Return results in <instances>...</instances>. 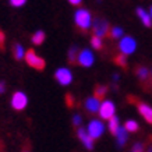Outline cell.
Here are the masks:
<instances>
[{
    "instance_id": "cell-21",
    "label": "cell",
    "mask_w": 152,
    "mask_h": 152,
    "mask_svg": "<svg viewBox=\"0 0 152 152\" xmlns=\"http://www.w3.org/2000/svg\"><path fill=\"white\" fill-rule=\"evenodd\" d=\"M106 92H107V87H105V85H98L96 88H95V98L96 99H99L101 101L102 98H105Z\"/></svg>"
},
{
    "instance_id": "cell-13",
    "label": "cell",
    "mask_w": 152,
    "mask_h": 152,
    "mask_svg": "<svg viewBox=\"0 0 152 152\" xmlns=\"http://www.w3.org/2000/svg\"><path fill=\"white\" fill-rule=\"evenodd\" d=\"M135 13H137L138 18L141 20V23H142L145 27H147V28L152 27V20H151V15H149V13H147V11H145L142 7H138V9L135 10Z\"/></svg>"
},
{
    "instance_id": "cell-12",
    "label": "cell",
    "mask_w": 152,
    "mask_h": 152,
    "mask_svg": "<svg viewBox=\"0 0 152 152\" xmlns=\"http://www.w3.org/2000/svg\"><path fill=\"white\" fill-rule=\"evenodd\" d=\"M84 106H85V109H87L88 113H98V110H99V106H101V101H99V99H96L95 96L87 98V99H85Z\"/></svg>"
},
{
    "instance_id": "cell-27",
    "label": "cell",
    "mask_w": 152,
    "mask_h": 152,
    "mask_svg": "<svg viewBox=\"0 0 152 152\" xmlns=\"http://www.w3.org/2000/svg\"><path fill=\"white\" fill-rule=\"evenodd\" d=\"M133 152H144V145H142L141 142L134 144V147H133Z\"/></svg>"
},
{
    "instance_id": "cell-28",
    "label": "cell",
    "mask_w": 152,
    "mask_h": 152,
    "mask_svg": "<svg viewBox=\"0 0 152 152\" xmlns=\"http://www.w3.org/2000/svg\"><path fill=\"white\" fill-rule=\"evenodd\" d=\"M66 102H67V106H70V107H73L74 106V99H73V96H71L70 94L66 96Z\"/></svg>"
},
{
    "instance_id": "cell-14",
    "label": "cell",
    "mask_w": 152,
    "mask_h": 152,
    "mask_svg": "<svg viewBox=\"0 0 152 152\" xmlns=\"http://www.w3.org/2000/svg\"><path fill=\"white\" fill-rule=\"evenodd\" d=\"M116 138H117V145L119 147H124L126 142H127V138H129V133L126 131L124 127L120 126L119 131L116 133Z\"/></svg>"
},
{
    "instance_id": "cell-16",
    "label": "cell",
    "mask_w": 152,
    "mask_h": 152,
    "mask_svg": "<svg viewBox=\"0 0 152 152\" xmlns=\"http://www.w3.org/2000/svg\"><path fill=\"white\" fill-rule=\"evenodd\" d=\"M137 77H138L142 83H147L148 80H149V70H148L147 67H142V66L137 67Z\"/></svg>"
},
{
    "instance_id": "cell-3",
    "label": "cell",
    "mask_w": 152,
    "mask_h": 152,
    "mask_svg": "<svg viewBox=\"0 0 152 152\" xmlns=\"http://www.w3.org/2000/svg\"><path fill=\"white\" fill-rule=\"evenodd\" d=\"M85 130H87L88 135L92 140H98V138H101L102 135H103V133H105V124L102 123L101 120L94 119L88 123V127Z\"/></svg>"
},
{
    "instance_id": "cell-32",
    "label": "cell",
    "mask_w": 152,
    "mask_h": 152,
    "mask_svg": "<svg viewBox=\"0 0 152 152\" xmlns=\"http://www.w3.org/2000/svg\"><path fill=\"white\" fill-rule=\"evenodd\" d=\"M112 78H113V81H115V83H117V81L120 80V75H119V74H113V77H112Z\"/></svg>"
},
{
    "instance_id": "cell-36",
    "label": "cell",
    "mask_w": 152,
    "mask_h": 152,
    "mask_svg": "<svg viewBox=\"0 0 152 152\" xmlns=\"http://www.w3.org/2000/svg\"><path fill=\"white\" fill-rule=\"evenodd\" d=\"M24 152H28V151H24Z\"/></svg>"
},
{
    "instance_id": "cell-2",
    "label": "cell",
    "mask_w": 152,
    "mask_h": 152,
    "mask_svg": "<svg viewBox=\"0 0 152 152\" xmlns=\"http://www.w3.org/2000/svg\"><path fill=\"white\" fill-rule=\"evenodd\" d=\"M24 57H25L27 64L35 70H43L45 66H46L45 60L42 59L39 55H37V52L34 50V49H28V50L25 52V56H24Z\"/></svg>"
},
{
    "instance_id": "cell-18",
    "label": "cell",
    "mask_w": 152,
    "mask_h": 152,
    "mask_svg": "<svg viewBox=\"0 0 152 152\" xmlns=\"http://www.w3.org/2000/svg\"><path fill=\"white\" fill-rule=\"evenodd\" d=\"M45 38H46V35H45L43 31H37V32L32 35V43L34 45H37V46H39V45L43 43Z\"/></svg>"
},
{
    "instance_id": "cell-10",
    "label": "cell",
    "mask_w": 152,
    "mask_h": 152,
    "mask_svg": "<svg viewBox=\"0 0 152 152\" xmlns=\"http://www.w3.org/2000/svg\"><path fill=\"white\" fill-rule=\"evenodd\" d=\"M77 135H78L80 141L84 144V147L87 148V149H94V140L88 135L87 130L84 129V127H80V129H77Z\"/></svg>"
},
{
    "instance_id": "cell-29",
    "label": "cell",
    "mask_w": 152,
    "mask_h": 152,
    "mask_svg": "<svg viewBox=\"0 0 152 152\" xmlns=\"http://www.w3.org/2000/svg\"><path fill=\"white\" fill-rule=\"evenodd\" d=\"M3 46H4V32L0 29V48L3 49Z\"/></svg>"
},
{
    "instance_id": "cell-30",
    "label": "cell",
    "mask_w": 152,
    "mask_h": 152,
    "mask_svg": "<svg viewBox=\"0 0 152 152\" xmlns=\"http://www.w3.org/2000/svg\"><path fill=\"white\" fill-rule=\"evenodd\" d=\"M6 92V83H0V94H4Z\"/></svg>"
},
{
    "instance_id": "cell-11",
    "label": "cell",
    "mask_w": 152,
    "mask_h": 152,
    "mask_svg": "<svg viewBox=\"0 0 152 152\" xmlns=\"http://www.w3.org/2000/svg\"><path fill=\"white\" fill-rule=\"evenodd\" d=\"M137 107H138L140 115L144 117V120H145L147 123H149V124H152V107L151 106L147 105V103H144V102H138Z\"/></svg>"
},
{
    "instance_id": "cell-24",
    "label": "cell",
    "mask_w": 152,
    "mask_h": 152,
    "mask_svg": "<svg viewBox=\"0 0 152 152\" xmlns=\"http://www.w3.org/2000/svg\"><path fill=\"white\" fill-rule=\"evenodd\" d=\"M91 45H92L94 49H102V46H103V42H102L101 38L92 37V39H91Z\"/></svg>"
},
{
    "instance_id": "cell-19",
    "label": "cell",
    "mask_w": 152,
    "mask_h": 152,
    "mask_svg": "<svg viewBox=\"0 0 152 152\" xmlns=\"http://www.w3.org/2000/svg\"><path fill=\"white\" fill-rule=\"evenodd\" d=\"M13 52H14V57H15L17 60H23V59H24V56H25L24 48L21 46L20 43H15V45H14Z\"/></svg>"
},
{
    "instance_id": "cell-25",
    "label": "cell",
    "mask_w": 152,
    "mask_h": 152,
    "mask_svg": "<svg viewBox=\"0 0 152 152\" xmlns=\"http://www.w3.org/2000/svg\"><path fill=\"white\" fill-rule=\"evenodd\" d=\"M81 123H83V117H81L80 115H74L73 116V124H74V127L80 129V127H81Z\"/></svg>"
},
{
    "instance_id": "cell-5",
    "label": "cell",
    "mask_w": 152,
    "mask_h": 152,
    "mask_svg": "<svg viewBox=\"0 0 152 152\" xmlns=\"http://www.w3.org/2000/svg\"><path fill=\"white\" fill-rule=\"evenodd\" d=\"M99 116H101L102 120H110L116 113V106L112 101H105L101 102V106H99V110H98Z\"/></svg>"
},
{
    "instance_id": "cell-20",
    "label": "cell",
    "mask_w": 152,
    "mask_h": 152,
    "mask_svg": "<svg viewBox=\"0 0 152 152\" xmlns=\"http://www.w3.org/2000/svg\"><path fill=\"white\" fill-rule=\"evenodd\" d=\"M109 35H110V38H113V39H119V38H123L124 31L120 27H113L112 29H109Z\"/></svg>"
},
{
    "instance_id": "cell-31",
    "label": "cell",
    "mask_w": 152,
    "mask_h": 152,
    "mask_svg": "<svg viewBox=\"0 0 152 152\" xmlns=\"http://www.w3.org/2000/svg\"><path fill=\"white\" fill-rule=\"evenodd\" d=\"M70 4H73V6H80V4H81V1H80V0H70Z\"/></svg>"
},
{
    "instance_id": "cell-9",
    "label": "cell",
    "mask_w": 152,
    "mask_h": 152,
    "mask_svg": "<svg viewBox=\"0 0 152 152\" xmlns=\"http://www.w3.org/2000/svg\"><path fill=\"white\" fill-rule=\"evenodd\" d=\"M95 61V56L91 52V49H83V50L78 52V56H77V63L83 67H91Z\"/></svg>"
},
{
    "instance_id": "cell-7",
    "label": "cell",
    "mask_w": 152,
    "mask_h": 152,
    "mask_svg": "<svg viewBox=\"0 0 152 152\" xmlns=\"http://www.w3.org/2000/svg\"><path fill=\"white\" fill-rule=\"evenodd\" d=\"M28 105V96L27 94L21 92V91H17V92H14V95L11 96V107H13L14 110L17 112H21L24 110Z\"/></svg>"
},
{
    "instance_id": "cell-23",
    "label": "cell",
    "mask_w": 152,
    "mask_h": 152,
    "mask_svg": "<svg viewBox=\"0 0 152 152\" xmlns=\"http://www.w3.org/2000/svg\"><path fill=\"white\" fill-rule=\"evenodd\" d=\"M115 63L117 66H120V67H126V66H127V59H126L124 55L120 53V55H117L115 57Z\"/></svg>"
},
{
    "instance_id": "cell-1",
    "label": "cell",
    "mask_w": 152,
    "mask_h": 152,
    "mask_svg": "<svg viewBox=\"0 0 152 152\" xmlns=\"http://www.w3.org/2000/svg\"><path fill=\"white\" fill-rule=\"evenodd\" d=\"M74 23L83 32H87L92 27V15L87 9H78L74 14Z\"/></svg>"
},
{
    "instance_id": "cell-22",
    "label": "cell",
    "mask_w": 152,
    "mask_h": 152,
    "mask_svg": "<svg viewBox=\"0 0 152 152\" xmlns=\"http://www.w3.org/2000/svg\"><path fill=\"white\" fill-rule=\"evenodd\" d=\"M78 49H77V48L75 46H71V49H70L69 50V61L70 63H71V64H75V63H77V56H78Z\"/></svg>"
},
{
    "instance_id": "cell-33",
    "label": "cell",
    "mask_w": 152,
    "mask_h": 152,
    "mask_svg": "<svg viewBox=\"0 0 152 152\" xmlns=\"http://www.w3.org/2000/svg\"><path fill=\"white\" fill-rule=\"evenodd\" d=\"M149 15H151V20H152V7H151V10H149Z\"/></svg>"
},
{
    "instance_id": "cell-6",
    "label": "cell",
    "mask_w": 152,
    "mask_h": 152,
    "mask_svg": "<svg viewBox=\"0 0 152 152\" xmlns=\"http://www.w3.org/2000/svg\"><path fill=\"white\" fill-rule=\"evenodd\" d=\"M55 78L60 85L67 87V85H70V84L73 83V73H71V70L67 69V67H60V69L56 70Z\"/></svg>"
},
{
    "instance_id": "cell-35",
    "label": "cell",
    "mask_w": 152,
    "mask_h": 152,
    "mask_svg": "<svg viewBox=\"0 0 152 152\" xmlns=\"http://www.w3.org/2000/svg\"><path fill=\"white\" fill-rule=\"evenodd\" d=\"M151 75H152V71H151Z\"/></svg>"
},
{
    "instance_id": "cell-4",
    "label": "cell",
    "mask_w": 152,
    "mask_h": 152,
    "mask_svg": "<svg viewBox=\"0 0 152 152\" xmlns=\"http://www.w3.org/2000/svg\"><path fill=\"white\" fill-rule=\"evenodd\" d=\"M137 49V42L135 39L131 37H124L121 38L119 42V50L121 55L124 56H129V55H133L134 52Z\"/></svg>"
},
{
    "instance_id": "cell-17",
    "label": "cell",
    "mask_w": 152,
    "mask_h": 152,
    "mask_svg": "<svg viewBox=\"0 0 152 152\" xmlns=\"http://www.w3.org/2000/svg\"><path fill=\"white\" fill-rule=\"evenodd\" d=\"M123 127L126 129V131H127V133H135V131H138V129H140L138 123H137L135 120H127Z\"/></svg>"
},
{
    "instance_id": "cell-8",
    "label": "cell",
    "mask_w": 152,
    "mask_h": 152,
    "mask_svg": "<svg viewBox=\"0 0 152 152\" xmlns=\"http://www.w3.org/2000/svg\"><path fill=\"white\" fill-rule=\"evenodd\" d=\"M92 31H94V37L96 38H103L109 34V23L103 18H96L92 23Z\"/></svg>"
},
{
    "instance_id": "cell-34",
    "label": "cell",
    "mask_w": 152,
    "mask_h": 152,
    "mask_svg": "<svg viewBox=\"0 0 152 152\" xmlns=\"http://www.w3.org/2000/svg\"><path fill=\"white\" fill-rule=\"evenodd\" d=\"M148 152H152V145H151L149 148H148Z\"/></svg>"
},
{
    "instance_id": "cell-26",
    "label": "cell",
    "mask_w": 152,
    "mask_h": 152,
    "mask_svg": "<svg viewBox=\"0 0 152 152\" xmlns=\"http://www.w3.org/2000/svg\"><path fill=\"white\" fill-rule=\"evenodd\" d=\"M25 3H27L25 0H11V1H10V6H11V7H23Z\"/></svg>"
},
{
    "instance_id": "cell-15",
    "label": "cell",
    "mask_w": 152,
    "mask_h": 152,
    "mask_svg": "<svg viewBox=\"0 0 152 152\" xmlns=\"http://www.w3.org/2000/svg\"><path fill=\"white\" fill-rule=\"evenodd\" d=\"M107 129H109L110 134H113V135H116V133L119 131L120 123H119V119H117L116 116H113L110 120H107Z\"/></svg>"
}]
</instances>
